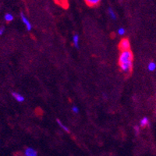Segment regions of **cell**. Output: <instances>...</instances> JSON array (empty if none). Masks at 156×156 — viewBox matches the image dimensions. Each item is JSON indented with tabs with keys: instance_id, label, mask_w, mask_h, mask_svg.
Masks as SVG:
<instances>
[{
	"instance_id": "cell-6",
	"label": "cell",
	"mask_w": 156,
	"mask_h": 156,
	"mask_svg": "<svg viewBox=\"0 0 156 156\" xmlns=\"http://www.w3.org/2000/svg\"><path fill=\"white\" fill-rule=\"evenodd\" d=\"M85 3L87 5L91 6V7H94L99 5V3H101L102 0H84Z\"/></svg>"
},
{
	"instance_id": "cell-13",
	"label": "cell",
	"mask_w": 156,
	"mask_h": 156,
	"mask_svg": "<svg viewBox=\"0 0 156 156\" xmlns=\"http://www.w3.org/2000/svg\"><path fill=\"white\" fill-rule=\"evenodd\" d=\"M117 33H118L119 35H120V36H123L125 34H126V30L124 29L123 27H119L117 31Z\"/></svg>"
},
{
	"instance_id": "cell-17",
	"label": "cell",
	"mask_w": 156,
	"mask_h": 156,
	"mask_svg": "<svg viewBox=\"0 0 156 156\" xmlns=\"http://www.w3.org/2000/svg\"><path fill=\"white\" fill-rule=\"evenodd\" d=\"M17 156H21V155H17Z\"/></svg>"
},
{
	"instance_id": "cell-12",
	"label": "cell",
	"mask_w": 156,
	"mask_h": 156,
	"mask_svg": "<svg viewBox=\"0 0 156 156\" xmlns=\"http://www.w3.org/2000/svg\"><path fill=\"white\" fill-rule=\"evenodd\" d=\"M148 70L151 72H153L156 70V63L155 62H150L148 65Z\"/></svg>"
},
{
	"instance_id": "cell-2",
	"label": "cell",
	"mask_w": 156,
	"mask_h": 156,
	"mask_svg": "<svg viewBox=\"0 0 156 156\" xmlns=\"http://www.w3.org/2000/svg\"><path fill=\"white\" fill-rule=\"evenodd\" d=\"M119 48L121 50V52L127 51L130 49V42L129 39L127 38H123L120 42L119 44Z\"/></svg>"
},
{
	"instance_id": "cell-10",
	"label": "cell",
	"mask_w": 156,
	"mask_h": 156,
	"mask_svg": "<svg viewBox=\"0 0 156 156\" xmlns=\"http://www.w3.org/2000/svg\"><path fill=\"white\" fill-rule=\"evenodd\" d=\"M108 14H109V16L110 17L111 19L113 20H116V13L114 12L112 8L108 9Z\"/></svg>"
},
{
	"instance_id": "cell-5",
	"label": "cell",
	"mask_w": 156,
	"mask_h": 156,
	"mask_svg": "<svg viewBox=\"0 0 156 156\" xmlns=\"http://www.w3.org/2000/svg\"><path fill=\"white\" fill-rule=\"evenodd\" d=\"M12 96H13L14 99L16 100V102H24L25 98L24 97L22 94L18 93V92H13V93H12Z\"/></svg>"
},
{
	"instance_id": "cell-7",
	"label": "cell",
	"mask_w": 156,
	"mask_h": 156,
	"mask_svg": "<svg viewBox=\"0 0 156 156\" xmlns=\"http://www.w3.org/2000/svg\"><path fill=\"white\" fill-rule=\"evenodd\" d=\"M79 41H80V37H79V35L77 34H75V35L73 36V45L75 48L77 49H79Z\"/></svg>"
},
{
	"instance_id": "cell-3",
	"label": "cell",
	"mask_w": 156,
	"mask_h": 156,
	"mask_svg": "<svg viewBox=\"0 0 156 156\" xmlns=\"http://www.w3.org/2000/svg\"><path fill=\"white\" fill-rule=\"evenodd\" d=\"M20 18H21L22 22L24 23V24L25 25V27H26L27 31H31V29H32V25H31V23L30 22L28 18H27V16H25L24 14H23V13L20 14Z\"/></svg>"
},
{
	"instance_id": "cell-1",
	"label": "cell",
	"mask_w": 156,
	"mask_h": 156,
	"mask_svg": "<svg viewBox=\"0 0 156 156\" xmlns=\"http://www.w3.org/2000/svg\"><path fill=\"white\" fill-rule=\"evenodd\" d=\"M134 56L130 50L121 52L119 56V65L124 73H130L133 68Z\"/></svg>"
},
{
	"instance_id": "cell-15",
	"label": "cell",
	"mask_w": 156,
	"mask_h": 156,
	"mask_svg": "<svg viewBox=\"0 0 156 156\" xmlns=\"http://www.w3.org/2000/svg\"><path fill=\"white\" fill-rule=\"evenodd\" d=\"M134 132L135 134H136V135H138L139 134H140V127L139 126H137V125H136V126H134Z\"/></svg>"
},
{
	"instance_id": "cell-9",
	"label": "cell",
	"mask_w": 156,
	"mask_h": 156,
	"mask_svg": "<svg viewBox=\"0 0 156 156\" xmlns=\"http://www.w3.org/2000/svg\"><path fill=\"white\" fill-rule=\"evenodd\" d=\"M149 119L148 117H143L140 121V127H145L147 126H149Z\"/></svg>"
},
{
	"instance_id": "cell-4",
	"label": "cell",
	"mask_w": 156,
	"mask_h": 156,
	"mask_svg": "<svg viewBox=\"0 0 156 156\" xmlns=\"http://www.w3.org/2000/svg\"><path fill=\"white\" fill-rule=\"evenodd\" d=\"M25 156H38L37 151L32 148H27L24 150Z\"/></svg>"
},
{
	"instance_id": "cell-14",
	"label": "cell",
	"mask_w": 156,
	"mask_h": 156,
	"mask_svg": "<svg viewBox=\"0 0 156 156\" xmlns=\"http://www.w3.org/2000/svg\"><path fill=\"white\" fill-rule=\"evenodd\" d=\"M71 110L73 112V113H75V114H78L79 113V108L77 106V105H73L72 108H71Z\"/></svg>"
},
{
	"instance_id": "cell-8",
	"label": "cell",
	"mask_w": 156,
	"mask_h": 156,
	"mask_svg": "<svg viewBox=\"0 0 156 156\" xmlns=\"http://www.w3.org/2000/svg\"><path fill=\"white\" fill-rule=\"evenodd\" d=\"M56 122H57V124H58L59 127H61V128H62L65 132H66V133H68V134L70 133V129H69V127H68L67 126H66L65 124L62 123V122L61 121L60 119H56Z\"/></svg>"
},
{
	"instance_id": "cell-16",
	"label": "cell",
	"mask_w": 156,
	"mask_h": 156,
	"mask_svg": "<svg viewBox=\"0 0 156 156\" xmlns=\"http://www.w3.org/2000/svg\"><path fill=\"white\" fill-rule=\"evenodd\" d=\"M5 31V28L4 27H0V35H2Z\"/></svg>"
},
{
	"instance_id": "cell-11",
	"label": "cell",
	"mask_w": 156,
	"mask_h": 156,
	"mask_svg": "<svg viewBox=\"0 0 156 156\" xmlns=\"http://www.w3.org/2000/svg\"><path fill=\"white\" fill-rule=\"evenodd\" d=\"M4 19H5V21L8 22V23L12 22L13 20H14V15H13L12 14H9V13H8V14H5V16H4Z\"/></svg>"
}]
</instances>
